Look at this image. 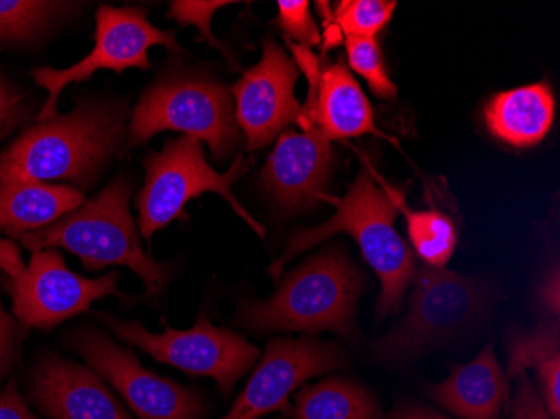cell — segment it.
Segmentation results:
<instances>
[{"mask_svg":"<svg viewBox=\"0 0 560 419\" xmlns=\"http://www.w3.org/2000/svg\"><path fill=\"white\" fill-rule=\"evenodd\" d=\"M402 197L405 190L388 185L371 165L364 163L345 197H326L336 205V216L314 229L294 230L282 255L269 267L270 276L279 280L289 261L302 252L316 247L336 233L345 232L360 245L364 260L380 277L377 319L396 314L417 273L413 252L395 229L398 203Z\"/></svg>","mask_w":560,"mask_h":419,"instance_id":"cell-1","label":"cell"},{"mask_svg":"<svg viewBox=\"0 0 560 419\" xmlns=\"http://www.w3.org/2000/svg\"><path fill=\"white\" fill-rule=\"evenodd\" d=\"M125 118L119 104L90 100L68 115L31 126L0 154V182H68L90 187L118 153Z\"/></svg>","mask_w":560,"mask_h":419,"instance_id":"cell-2","label":"cell"},{"mask_svg":"<svg viewBox=\"0 0 560 419\" xmlns=\"http://www.w3.org/2000/svg\"><path fill=\"white\" fill-rule=\"evenodd\" d=\"M363 286V276L348 255L329 247L289 273L272 298L245 302L237 323L259 334L330 330L354 339L355 304Z\"/></svg>","mask_w":560,"mask_h":419,"instance_id":"cell-3","label":"cell"},{"mask_svg":"<svg viewBox=\"0 0 560 419\" xmlns=\"http://www.w3.org/2000/svg\"><path fill=\"white\" fill-rule=\"evenodd\" d=\"M133 190V179L119 176L74 212L24 233L22 245L33 252L66 248L78 255L88 270L130 267L143 280L148 295L160 294L170 279V264H159L143 251L130 213Z\"/></svg>","mask_w":560,"mask_h":419,"instance_id":"cell-4","label":"cell"},{"mask_svg":"<svg viewBox=\"0 0 560 419\" xmlns=\"http://www.w3.org/2000/svg\"><path fill=\"white\" fill-rule=\"evenodd\" d=\"M401 323L371 345L374 358L402 362L470 334L490 316L495 287L483 277L421 267Z\"/></svg>","mask_w":560,"mask_h":419,"instance_id":"cell-5","label":"cell"},{"mask_svg":"<svg viewBox=\"0 0 560 419\" xmlns=\"http://www.w3.org/2000/svg\"><path fill=\"white\" fill-rule=\"evenodd\" d=\"M184 131L206 141L213 159L223 162L237 148L231 91L212 75L173 71L151 84L141 96L128 128V144L138 147L162 131Z\"/></svg>","mask_w":560,"mask_h":419,"instance_id":"cell-6","label":"cell"},{"mask_svg":"<svg viewBox=\"0 0 560 419\" xmlns=\"http://www.w3.org/2000/svg\"><path fill=\"white\" fill-rule=\"evenodd\" d=\"M143 188L138 195V225L144 238H151L170 222L185 216L188 201L203 194H219L229 201L234 212L252 229L266 235L262 225L252 219L232 194V185L244 175L245 160L238 156L229 172L217 173L206 159L200 140L182 137L166 141L160 153H150L144 159Z\"/></svg>","mask_w":560,"mask_h":419,"instance_id":"cell-7","label":"cell"},{"mask_svg":"<svg viewBox=\"0 0 560 419\" xmlns=\"http://www.w3.org/2000/svg\"><path fill=\"white\" fill-rule=\"evenodd\" d=\"M94 317L118 339L147 352L163 364L175 365L194 376H210L223 396L231 395L237 381L259 358V349L245 337L210 323L201 312L194 327L176 330L168 327L153 334L138 321H122L108 312H94Z\"/></svg>","mask_w":560,"mask_h":419,"instance_id":"cell-8","label":"cell"},{"mask_svg":"<svg viewBox=\"0 0 560 419\" xmlns=\"http://www.w3.org/2000/svg\"><path fill=\"white\" fill-rule=\"evenodd\" d=\"M155 46L180 50L175 34L151 24L143 9L101 5L96 12L94 47L86 58L68 69H34L33 78L37 86L49 93L37 118L47 121L58 116V100L62 90L69 84L90 80L101 69H109L118 74L130 68L147 71L151 68L148 50Z\"/></svg>","mask_w":560,"mask_h":419,"instance_id":"cell-9","label":"cell"},{"mask_svg":"<svg viewBox=\"0 0 560 419\" xmlns=\"http://www.w3.org/2000/svg\"><path fill=\"white\" fill-rule=\"evenodd\" d=\"M69 345L91 370L108 381L138 419H203L207 405L197 391L151 373L135 352L116 345L96 327L84 326L69 336Z\"/></svg>","mask_w":560,"mask_h":419,"instance_id":"cell-10","label":"cell"},{"mask_svg":"<svg viewBox=\"0 0 560 419\" xmlns=\"http://www.w3.org/2000/svg\"><path fill=\"white\" fill-rule=\"evenodd\" d=\"M119 273L86 279L66 267L65 258L55 248L33 252L30 266L5 282L14 305V314L24 327L50 329L69 317L90 311L97 299L116 295Z\"/></svg>","mask_w":560,"mask_h":419,"instance_id":"cell-11","label":"cell"},{"mask_svg":"<svg viewBox=\"0 0 560 419\" xmlns=\"http://www.w3.org/2000/svg\"><path fill=\"white\" fill-rule=\"evenodd\" d=\"M345 364L346 354L338 345L314 337H277L267 345L262 361L222 419H260L269 412H285L291 408L289 396L305 381Z\"/></svg>","mask_w":560,"mask_h":419,"instance_id":"cell-12","label":"cell"},{"mask_svg":"<svg viewBox=\"0 0 560 419\" xmlns=\"http://www.w3.org/2000/svg\"><path fill=\"white\" fill-rule=\"evenodd\" d=\"M299 74L294 59L276 40H264L259 65L247 69L232 88L235 121L247 138V150L267 147L285 126L299 123L302 106L294 93Z\"/></svg>","mask_w":560,"mask_h":419,"instance_id":"cell-13","label":"cell"},{"mask_svg":"<svg viewBox=\"0 0 560 419\" xmlns=\"http://www.w3.org/2000/svg\"><path fill=\"white\" fill-rule=\"evenodd\" d=\"M332 172L330 141L319 129H285L267 159L260 179L282 212L294 213L326 200Z\"/></svg>","mask_w":560,"mask_h":419,"instance_id":"cell-14","label":"cell"},{"mask_svg":"<svg viewBox=\"0 0 560 419\" xmlns=\"http://www.w3.org/2000/svg\"><path fill=\"white\" fill-rule=\"evenodd\" d=\"M304 74L310 93L298 125L305 133L316 128L329 141L380 135L370 101L345 65L338 62L326 69L314 66Z\"/></svg>","mask_w":560,"mask_h":419,"instance_id":"cell-15","label":"cell"},{"mask_svg":"<svg viewBox=\"0 0 560 419\" xmlns=\"http://www.w3.org/2000/svg\"><path fill=\"white\" fill-rule=\"evenodd\" d=\"M33 391L37 405L50 419H133L103 377L62 358L40 361Z\"/></svg>","mask_w":560,"mask_h":419,"instance_id":"cell-16","label":"cell"},{"mask_svg":"<svg viewBox=\"0 0 560 419\" xmlns=\"http://www.w3.org/2000/svg\"><path fill=\"white\" fill-rule=\"evenodd\" d=\"M424 393L460 419H500L511 389L489 345L474 361L455 365L442 383L427 384Z\"/></svg>","mask_w":560,"mask_h":419,"instance_id":"cell-17","label":"cell"},{"mask_svg":"<svg viewBox=\"0 0 560 419\" xmlns=\"http://www.w3.org/2000/svg\"><path fill=\"white\" fill-rule=\"evenodd\" d=\"M553 116L556 100L547 83L503 91L495 94L486 108L490 133L515 148L539 144L549 135Z\"/></svg>","mask_w":560,"mask_h":419,"instance_id":"cell-18","label":"cell"},{"mask_svg":"<svg viewBox=\"0 0 560 419\" xmlns=\"http://www.w3.org/2000/svg\"><path fill=\"white\" fill-rule=\"evenodd\" d=\"M84 203L83 191L68 185L0 182V232L21 238L55 223Z\"/></svg>","mask_w":560,"mask_h":419,"instance_id":"cell-19","label":"cell"},{"mask_svg":"<svg viewBox=\"0 0 560 419\" xmlns=\"http://www.w3.org/2000/svg\"><path fill=\"white\" fill-rule=\"evenodd\" d=\"M284 416L291 419H383L370 391L342 377H329L302 387Z\"/></svg>","mask_w":560,"mask_h":419,"instance_id":"cell-20","label":"cell"},{"mask_svg":"<svg viewBox=\"0 0 560 419\" xmlns=\"http://www.w3.org/2000/svg\"><path fill=\"white\" fill-rule=\"evenodd\" d=\"M398 210L405 213L406 230L411 247L418 258L433 269H445L458 244V230L446 213L431 210H411L405 197L399 200Z\"/></svg>","mask_w":560,"mask_h":419,"instance_id":"cell-21","label":"cell"},{"mask_svg":"<svg viewBox=\"0 0 560 419\" xmlns=\"http://www.w3.org/2000/svg\"><path fill=\"white\" fill-rule=\"evenodd\" d=\"M78 4L46 0H0V44L30 43Z\"/></svg>","mask_w":560,"mask_h":419,"instance_id":"cell-22","label":"cell"},{"mask_svg":"<svg viewBox=\"0 0 560 419\" xmlns=\"http://www.w3.org/2000/svg\"><path fill=\"white\" fill-rule=\"evenodd\" d=\"M506 349V376L517 377L527 370H536L539 376L552 365L560 364L559 327L556 323H546L536 329L515 330L509 337Z\"/></svg>","mask_w":560,"mask_h":419,"instance_id":"cell-23","label":"cell"},{"mask_svg":"<svg viewBox=\"0 0 560 419\" xmlns=\"http://www.w3.org/2000/svg\"><path fill=\"white\" fill-rule=\"evenodd\" d=\"M395 9L393 0H342L336 4L330 21L346 37H374L392 21Z\"/></svg>","mask_w":560,"mask_h":419,"instance_id":"cell-24","label":"cell"},{"mask_svg":"<svg viewBox=\"0 0 560 419\" xmlns=\"http://www.w3.org/2000/svg\"><path fill=\"white\" fill-rule=\"evenodd\" d=\"M346 50L352 71L363 75L371 91L383 100H395L398 88L389 80L374 37H346Z\"/></svg>","mask_w":560,"mask_h":419,"instance_id":"cell-25","label":"cell"},{"mask_svg":"<svg viewBox=\"0 0 560 419\" xmlns=\"http://www.w3.org/2000/svg\"><path fill=\"white\" fill-rule=\"evenodd\" d=\"M279 15H277V25L288 37V43L298 44V46L307 47L319 46L320 33L317 30L316 22L310 12V2L305 0H280Z\"/></svg>","mask_w":560,"mask_h":419,"instance_id":"cell-26","label":"cell"},{"mask_svg":"<svg viewBox=\"0 0 560 419\" xmlns=\"http://www.w3.org/2000/svg\"><path fill=\"white\" fill-rule=\"evenodd\" d=\"M234 4V2H225V0H213V2H195V0H176L170 4L168 15L180 22L182 25H195L201 37L210 44L222 50L223 55L231 58V53L217 39L215 34L212 33V19L219 9L225 5Z\"/></svg>","mask_w":560,"mask_h":419,"instance_id":"cell-27","label":"cell"},{"mask_svg":"<svg viewBox=\"0 0 560 419\" xmlns=\"http://www.w3.org/2000/svg\"><path fill=\"white\" fill-rule=\"evenodd\" d=\"M509 419H553L547 411L536 384L532 383L527 373L517 376V391L512 398Z\"/></svg>","mask_w":560,"mask_h":419,"instance_id":"cell-28","label":"cell"},{"mask_svg":"<svg viewBox=\"0 0 560 419\" xmlns=\"http://www.w3.org/2000/svg\"><path fill=\"white\" fill-rule=\"evenodd\" d=\"M27 118H30V106L24 94L15 91L0 75V140L11 135Z\"/></svg>","mask_w":560,"mask_h":419,"instance_id":"cell-29","label":"cell"},{"mask_svg":"<svg viewBox=\"0 0 560 419\" xmlns=\"http://www.w3.org/2000/svg\"><path fill=\"white\" fill-rule=\"evenodd\" d=\"M14 356V323L0 305V377L8 373Z\"/></svg>","mask_w":560,"mask_h":419,"instance_id":"cell-30","label":"cell"},{"mask_svg":"<svg viewBox=\"0 0 560 419\" xmlns=\"http://www.w3.org/2000/svg\"><path fill=\"white\" fill-rule=\"evenodd\" d=\"M0 419H37L14 386L0 393Z\"/></svg>","mask_w":560,"mask_h":419,"instance_id":"cell-31","label":"cell"},{"mask_svg":"<svg viewBox=\"0 0 560 419\" xmlns=\"http://www.w3.org/2000/svg\"><path fill=\"white\" fill-rule=\"evenodd\" d=\"M537 299H539L540 305L546 309L552 316H559L560 311V291H559V269L553 267L552 272H547L540 282L539 291H537Z\"/></svg>","mask_w":560,"mask_h":419,"instance_id":"cell-32","label":"cell"},{"mask_svg":"<svg viewBox=\"0 0 560 419\" xmlns=\"http://www.w3.org/2000/svg\"><path fill=\"white\" fill-rule=\"evenodd\" d=\"M24 269L25 264L18 245L11 241H0V270L8 273L9 279H14Z\"/></svg>","mask_w":560,"mask_h":419,"instance_id":"cell-33","label":"cell"},{"mask_svg":"<svg viewBox=\"0 0 560 419\" xmlns=\"http://www.w3.org/2000/svg\"><path fill=\"white\" fill-rule=\"evenodd\" d=\"M386 419H448L436 412L435 409L427 408V406L413 405V403H405L398 408L393 409Z\"/></svg>","mask_w":560,"mask_h":419,"instance_id":"cell-34","label":"cell"}]
</instances>
